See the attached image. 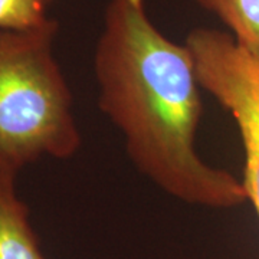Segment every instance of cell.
<instances>
[{"label":"cell","instance_id":"7","mask_svg":"<svg viewBox=\"0 0 259 259\" xmlns=\"http://www.w3.org/2000/svg\"><path fill=\"white\" fill-rule=\"evenodd\" d=\"M48 2H49V3H51V2H52V0H48Z\"/></svg>","mask_w":259,"mask_h":259},{"label":"cell","instance_id":"6","mask_svg":"<svg viewBox=\"0 0 259 259\" xmlns=\"http://www.w3.org/2000/svg\"><path fill=\"white\" fill-rule=\"evenodd\" d=\"M48 0H0V29H30L45 25Z\"/></svg>","mask_w":259,"mask_h":259},{"label":"cell","instance_id":"4","mask_svg":"<svg viewBox=\"0 0 259 259\" xmlns=\"http://www.w3.org/2000/svg\"><path fill=\"white\" fill-rule=\"evenodd\" d=\"M18 171L0 166V259H47L16 190Z\"/></svg>","mask_w":259,"mask_h":259},{"label":"cell","instance_id":"1","mask_svg":"<svg viewBox=\"0 0 259 259\" xmlns=\"http://www.w3.org/2000/svg\"><path fill=\"white\" fill-rule=\"evenodd\" d=\"M102 112L131 161L185 203L231 209L248 202L242 180L196 148L203 88L193 54L154 25L146 0H108L94 54Z\"/></svg>","mask_w":259,"mask_h":259},{"label":"cell","instance_id":"3","mask_svg":"<svg viewBox=\"0 0 259 259\" xmlns=\"http://www.w3.org/2000/svg\"><path fill=\"white\" fill-rule=\"evenodd\" d=\"M186 44L203 90L236 121L245 151L242 183L259 218V52L212 28L193 29Z\"/></svg>","mask_w":259,"mask_h":259},{"label":"cell","instance_id":"5","mask_svg":"<svg viewBox=\"0 0 259 259\" xmlns=\"http://www.w3.org/2000/svg\"><path fill=\"white\" fill-rule=\"evenodd\" d=\"M242 45L259 52V0H196Z\"/></svg>","mask_w":259,"mask_h":259},{"label":"cell","instance_id":"2","mask_svg":"<svg viewBox=\"0 0 259 259\" xmlns=\"http://www.w3.org/2000/svg\"><path fill=\"white\" fill-rule=\"evenodd\" d=\"M58 22L0 29V166L18 171L81 146L72 93L54 55Z\"/></svg>","mask_w":259,"mask_h":259}]
</instances>
